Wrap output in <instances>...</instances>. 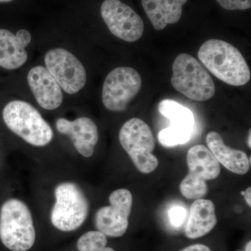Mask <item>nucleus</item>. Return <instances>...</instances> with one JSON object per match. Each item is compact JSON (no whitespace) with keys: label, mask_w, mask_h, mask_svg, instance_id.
I'll list each match as a JSON object with an SVG mask.
<instances>
[{"label":"nucleus","mask_w":251,"mask_h":251,"mask_svg":"<svg viewBox=\"0 0 251 251\" xmlns=\"http://www.w3.org/2000/svg\"><path fill=\"white\" fill-rule=\"evenodd\" d=\"M198 58L219 80L232 86L245 85L251 80V71L240 51L229 43L209 39L201 46Z\"/></svg>","instance_id":"f257e3e1"},{"label":"nucleus","mask_w":251,"mask_h":251,"mask_svg":"<svg viewBox=\"0 0 251 251\" xmlns=\"http://www.w3.org/2000/svg\"><path fill=\"white\" fill-rule=\"evenodd\" d=\"M31 211L21 200L11 198L0 209V240L12 251H27L35 243Z\"/></svg>","instance_id":"f03ea898"},{"label":"nucleus","mask_w":251,"mask_h":251,"mask_svg":"<svg viewBox=\"0 0 251 251\" xmlns=\"http://www.w3.org/2000/svg\"><path fill=\"white\" fill-rule=\"evenodd\" d=\"M3 120L11 131L29 145L45 147L53 138V130L32 105L23 100L9 102L2 112Z\"/></svg>","instance_id":"7ed1b4c3"},{"label":"nucleus","mask_w":251,"mask_h":251,"mask_svg":"<svg viewBox=\"0 0 251 251\" xmlns=\"http://www.w3.org/2000/svg\"><path fill=\"white\" fill-rule=\"evenodd\" d=\"M55 202L50 212L52 226L62 232L76 230L89 214L88 200L77 184L65 181L54 188Z\"/></svg>","instance_id":"20e7f679"},{"label":"nucleus","mask_w":251,"mask_h":251,"mask_svg":"<svg viewBox=\"0 0 251 251\" xmlns=\"http://www.w3.org/2000/svg\"><path fill=\"white\" fill-rule=\"evenodd\" d=\"M171 83L175 90L196 101L209 100L216 92L209 73L198 59L186 53L180 54L175 59Z\"/></svg>","instance_id":"39448f33"},{"label":"nucleus","mask_w":251,"mask_h":251,"mask_svg":"<svg viewBox=\"0 0 251 251\" xmlns=\"http://www.w3.org/2000/svg\"><path fill=\"white\" fill-rule=\"evenodd\" d=\"M119 139L140 173L150 174L156 169L159 162L152 153L155 149L154 137L145 122L138 118L126 122L120 129Z\"/></svg>","instance_id":"423d86ee"},{"label":"nucleus","mask_w":251,"mask_h":251,"mask_svg":"<svg viewBox=\"0 0 251 251\" xmlns=\"http://www.w3.org/2000/svg\"><path fill=\"white\" fill-rule=\"evenodd\" d=\"M186 161L188 173L180 184V192L187 199H202L209 191L206 181L216 179L221 173L220 163L210 150L202 145L190 149Z\"/></svg>","instance_id":"0eeeda50"},{"label":"nucleus","mask_w":251,"mask_h":251,"mask_svg":"<svg viewBox=\"0 0 251 251\" xmlns=\"http://www.w3.org/2000/svg\"><path fill=\"white\" fill-rule=\"evenodd\" d=\"M141 87V76L136 70L128 67L116 68L104 81L102 102L110 111H125Z\"/></svg>","instance_id":"6e6552de"},{"label":"nucleus","mask_w":251,"mask_h":251,"mask_svg":"<svg viewBox=\"0 0 251 251\" xmlns=\"http://www.w3.org/2000/svg\"><path fill=\"white\" fill-rule=\"evenodd\" d=\"M46 68L66 93H77L85 87L87 74L82 63L64 49L50 50L46 54Z\"/></svg>","instance_id":"1a4fd4ad"},{"label":"nucleus","mask_w":251,"mask_h":251,"mask_svg":"<svg viewBox=\"0 0 251 251\" xmlns=\"http://www.w3.org/2000/svg\"><path fill=\"white\" fill-rule=\"evenodd\" d=\"M109 202L110 205L100 208L96 213V227L106 237H122L128 229L133 196L125 188L117 189L109 196Z\"/></svg>","instance_id":"9d476101"},{"label":"nucleus","mask_w":251,"mask_h":251,"mask_svg":"<svg viewBox=\"0 0 251 251\" xmlns=\"http://www.w3.org/2000/svg\"><path fill=\"white\" fill-rule=\"evenodd\" d=\"M100 14L109 30L119 39L135 42L143 36V20L134 10L120 0H105Z\"/></svg>","instance_id":"9b49d317"},{"label":"nucleus","mask_w":251,"mask_h":251,"mask_svg":"<svg viewBox=\"0 0 251 251\" xmlns=\"http://www.w3.org/2000/svg\"><path fill=\"white\" fill-rule=\"evenodd\" d=\"M55 126L59 133L69 137L75 150L82 156L89 158L93 155L99 140L98 127L93 120L85 117L74 121L59 118Z\"/></svg>","instance_id":"f8f14e48"},{"label":"nucleus","mask_w":251,"mask_h":251,"mask_svg":"<svg viewBox=\"0 0 251 251\" xmlns=\"http://www.w3.org/2000/svg\"><path fill=\"white\" fill-rule=\"evenodd\" d=\"M28 85L41 108L48 110L58 108L63 102L62 88L46 67H33L27 75Z\"/></svg>","instance_id":"ddd939ff"},{"label":"nucleus","mask_w":251,"mask_h":251,"mask_svg":"<svg viewBox=\"0 0 251 251\" xmlns=\"http://www.w3.org/2000/svg\"><path fill=\"white\" fill-rule=\"evenodd\" d=\"M31 41V34L26 29L14 34L7 29H0V67L14 70L24 65L28 58L25 49Z\"/></svg>","instance_id":"4468645a"},{"label":"nucleus","mask_w":251,"mask_h":251,"mask_svg":"<svg viewBox=\"0 0 251 251\" xmlns=\"http://www.w3.org/2000/svg\"><path fill=\"white\" fill-rule=\"evenodd\" d=\"M206 142L208 149L218 162L228 171L239 175H246L249 172L251 162L247 153L227 146L217 132H209L206 135Z\"/></svg>","instance_id":"2eb2a0df"},{"label":"nucleus","mask_w":251,"mask_h":251,"mask_svg":"<svg viewBox=\"0 0 251 251\" xmlns=\"http://www.w3.org/2000/svg\"><path fill=\"white\" fill-rule=\"evenodd\" d=\"M217 224L216 208L209 200H196L190 208L185 234L189 239H198L209 233Z\"/></svg>","instance_id":"dca6fc26"},{"label":"nucleus","mask_w":251,"mask_h":251,"mask_svg":"<svg viewBox=\"0 0 251 251\" xmlns=\"http://www.w3.org/2000/svg\"><path fill=\"white\" fill-rule=\"evenodd\" d=\"M188 0H142L143 9L156 30L179 22Z\"/></svg>","instance_id":"f3484780"},{"label":"nucleus","mask_w":251,"mask_h":251,"mask_svg":"<svg viewBox=\"0 0 251 251\" xmlns=\"http://www.w3.org/2000/svg\"><path fill=\"white\" fill-rule=\"evenodd\" d=\"M158 110L171 122V126L193 133L195 120L193 112L186 107L171 99L162 100Z\"/></svg>","instance_id":"a211bd4d"},{"label":"nucleus","mask_w":251,"mask_h":251,"mask_svg":"<svg viewBox=\"0 0 251 251\" xmlns=\"http://www.w3.org/2000/svg\"><path fill=\"white\" fill-rule=\"evenodd\" d=\"M106 236L99 231H90L79 238L77 242L78 251H115L107 247Z\"/></svg>","instance_id":"6ab92c4d"},{"label":"nucleus","mask_w":251,"mask_h":251,"mask_svg":"<svg viewBox=\"0 0 251 251\" xmlns=\"http://www.w3.org/2000/svg\"><path fill=\"white\" fill-rule=\"evenodd\" d=\"M192 133L187 130L175 128L170 126L168 128L161 130L158 133V142L161 145L166 148L184 145L189 141Z\"/></svg>","instance_id":"aec40b11"},{"label":"nucleus","mask_w":251,"mask_h":251,"mask_svg":"<svg viewBox=\"0 0 251 251\" xmlns=\"http://www.w3.org/2000/svg\"><path fill=\"white\" fill-rule=\"evenodd\" d=\"M170 221L171 224L175 227H180L184 224L187 212L186 209L183 206L179 205H175L172 206L168 212Z\"/></svg>","instance_id":"412c9836"},{"label":"nucleus","mask_w":251,"mask_h":251,"mask_svg":"<svg viewBox=\"0 0 251 251\" xmlns=\"http://www.w3.org/2000/svg\"><path fill=\"white\" fill-rule=\"evenodd\" d=\"M216 1L228 11L246 10L251 7V0H216Z\"/></svg>","instance_id":"4be33fe9"},{"label":"nucleus","mask_w":251,"mask_h":251,"mask_svg":"<svg viewBox=\"0 0 251 251\" xmlns=\"http://www.w3.org/2000/svg\"><path fill=\"white\" fill-rule=\"evenodd\" d=\"M180 251H211L209 247L203 244H194L189 247L184 248Z\"/></svg>","instance_id":"5701e85b"},{"label":"nucleus","mask_w":251,"mask_h":251,"mask_svg":"<svg viewBox=\"0 0 251 251\" xmlns=\"http://www.w3.org/2000/svg\"><path fill=\"white\" fill-rule=\"evenodd\" d=\"M242 194L244 196V198H245L246 201H247V203L248 205L249 206H251V188H248L247 190H246L245 192H242Z\"/></svg>","instance_id":"b1692460"},{"label":"nucleus","mask_w":251,"mask_h":251,"mask_svg":"<svg viewBox=\"0 0 251 251\" xmlns=\"http://www.w3.org/2000/svg\"><path fill=\"white\" fill-rule=\"evenodd\" d=\"M251 242H249L246 246V251H251Z\"/></svg>","instance_id":"393cba45"},{"label":"nucleus","mask_w":251,"mask_h":251,"mask_svg":"<svg viewBox=\"0 0 251 251\" xmlns=\"http://www.w3.org/2000/svg\"><path fill=\"white\" fill-rule=\"evenodd\" d=\"M251 130H249V138H248V145H249V148H251Z\"/></svg>","instance_id":"a878e982"},{"label":"nucleus","mask_w":251,"mask_h":251,"mask_svg":"<svg viewBox=\"0 0 251 251\" xmlns=\"http://www.w3.org/2000/svg\"><path fill=\"white\" fill-rule=\"evenodd\" d=\"M12 1V0H0V3L1 2H9V1Z\"/></svg>","instance_id":"bb28decb"}]
</instances>
